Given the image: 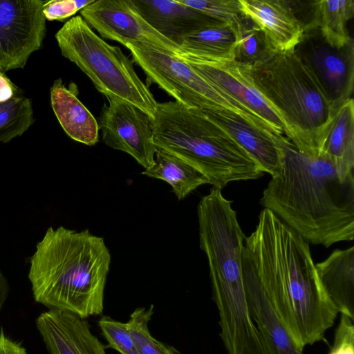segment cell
I'll list each match as a JSON object with an SVG mask.
<instances>
[{
    "label": "cell",
    "mask_w": 354,
    "mask_h": 354,
    "mask_svg": "<svg viewBox=\"0 0 354 354\" xmlns=\"http://www.w3.org/2000/svg\"><path fill=\"white\" fill-rule=\"evenodd\" d=\"M242 269L259 283L301 349L326 340L338 311L318 277L309 245L268 209L245 239Z\"/></svg>",
    "instance_id": "6da1fadb"
},
{
    "label": "cell",
    "mask_w": 354,
    "mask_h": 354,
    "mask_svg": "<svg viewBox=\"0 0 354 354\" xmlns=\"http://www.w3.org/2000/svg\"><path fill=\"white\" fill-rule=\"evenodd\" d=\"M280 152L277 172L264 189L260 204L308 243L328 248L354 239V176L340 180L331 158L307 154L284 135H276Z\"/></svg>",
    "instance_id": "7a4b0ae2"
},
{
    "label": "cell",
    "mask_w": 354,
    "mask_h": 354,
    "mask_svg": "<svg viewBox=\"0 0 354 354\" xmlns=\"http://www.w3.org/2000/svg\"><path fill=\"white\" fill-rule=\"evenodd\" d=\"M111 261L103 237L49 227L30 259L34 299L84 319L101 315Z\"/></svg>",
    "instance_id": "3957f363"
},
{
    "label": "cell",
    "mask_w": 354,
    "mask_h": 354,
    "mask_svg": "<svg viewBox=\"0 0 354 354\" xmlns=\"http://www.w3.org/2000/svg\"><path fill=\"white\" fill-rule=\"evenodd\" d=\"M157 148L187 162L222 189L231 182L256 180L260 166L202 109L176 101L158 103L151 120Z\"/></svg>",
    "instance_id": "277c9868"
},
{
    "label": "cell",
    "mask_w": 354,
    "mask_h": 354,
    "mask_svg": "<svg viewBox=\"0 0 354 354\" xmlns=\"http://www.w3.org/2000/svg\"><path fill=\"white\" fill-rule=\"evenodd\" d=\"M248 66L254 85L286 125V137L303 153H319L336 111L294 50H274Z\"/></svg>",
    "instance_id": "5b68a950"
},
{
    "label": "cell",
    "mask_w": 354,
    "mask_h": 354,
    "mask_svg": "<svg viewBox=\"0 0 354 354\" xmlns=\"http://www.w3.org/2000/svg\"><path fill=\"white\" fill-rule=\"evenodd\" d=\"M55 38L62 55L86 74L107 100L125 101L153 119L158 102L120 47L99 37L80 15L67 21Z\"/></svg>",
    "instance_id": "8992f818"
},
{
    "label": "cell",
    "mask_w": 354,
    "mask_h": 354,
    "mask_svg": "<svg viewBox=\"0 0 354 354\" xmlns=\"http://www.w3.org/2000/svg\"><path fill=\"white\" fill-rule=\"evenodd\" d=\"M124 46L130 50L133 62L144 71L148 82L157 84L175 101L202 109L231 110L263 127L176 55L143 42L129 41Z\"/></svg>",
    "instance_id": "52a82bcc"
},
{
    "label": "cell",
    "mask_w": 354,
    "mask_h": 354,
    "mask_svg": "<svg viewBox=\"0 0 354 354\" xmlns=\"http://www.w3.org/2000/svg\"><path fill=\"white\" fill-rule=\"evenodd\" d=\"M176 56L216 89L239 104L267 129L286 136V125L254 85L248 66L234 59L205 57L183 50Z\"/></svg>",
    "instance_id": "ba28073f"
},
{
    "label": "cell",
    "mask_w": 354,
    "mask_h": 354,
    "mask_svg": "<svg viewBox=\"0 0 354 354\" xmlns=\"http://www.w3.org/2000/svg\"><path fill=\"white\" fill-rule=\"evenodd\" d=\"M294 51L335 111L351 99L354 81V42L328 44L318 27L305 30Z\"/></svg>",
    "instance_id": "9c48e42d"
},
{
    "label": "cell",
    "mask_w": 354,
    "mask_h": 354,
    "mask_svg": "<svg viewBox=\"0 0 354 354\" xmlns=\"http://www.w3.org/2000/svg\"><path fill=\"white\" fill-rule=\"evenodd\" d=\"M43 0H0V72L23 68L46 33Z\"/></svg>",
    "instance_id": "30bf717a"
},
{
    "label": "cell",
    "mask_w": 354,
    "mask_h": 354,
    "mask_svg": "<svg viewBox=\"0 0 354 354\" xmlns=\"http://www.w3.org/2000/svg\"><path fill=\"white\" fill-rule=\"evenodd\" d=\"M99 119L104 143L132 156L145 169L155 161L152 118L139 108L118 99L108 100Z\"/></svg>",
    "instance_id": "8fae6325"
},
{
    "label": "cell",
    "mask_w": 354,
    "mask_h": 354,
    "mask_svg": "<svg viewBox=\"0 0 354 354\" xmlns=\"http://www.w3.org/2000/svg\"><path fill=\"white\" fill-rule=\"evenodd\" d=\"M92 28L124 46L129 41L153 45L176 55L180 47L154 30L138 12L131 0H94L80 11Z\"/></svg>",
    "instance_id": "7c38bea8"
},
{
    "label": "cell",
    "mask_w": 354,
    "mask_h": 354,
    "mask_svg": "<svg viewBox=\"0 0 354 354\" xmlns=\"http://www.w3.org/2000/svg\"><path fill=\"white\" fill-rule=\"evenodd\" d=\"M50 354H106V346L93 334L86 319L69 312L49 309L35 320Z\"/></svg>",
    "instance_id": "4fadbf2b"
},
{
    "label": "cell",
    "mask_w": 354,
    "mask_h": 354,
    "mask_svg": "<svg viewBox=\"0 0 354 354\" xmlns=\"http://www.w3.org/2000/svg\"><path fill=\"white\" fill-rule=\"evenodd\" d=\"M260 166L274 175L279 167L280 152L276 134L244 115L227 109H203Z\"/></svg>",
    "instance_id": "5bb4252c"
},
{
    "label": "cell",
    "mask_w": 354,
    "mask_h": 354,
    "mask_svg": "<svg viewBox=\"0 0 354 354\" xmlns=\"http://www.w3.org/2000/svg\"><path fill=\"white\" fill-rule=\"evenodd\" d=\"M239 1L244 15L262 30L274 50L295 49L304 29L290 1Z\"/></svg>",
    "instance_id": "9a60e30c"
},
{
    "label": "cell",
    "mask_w": 354,
    "mask_h": 354,
    "mask_svg": "<svg viewBox=\"0 0 354 354\" xmlns=\"http://www.w3.org/2000/svg\"><path fill=\"white\" fill-rule=\"evenodd\" d=\"M140 16L157 32L180 46L187 35L221 23L179 0H131Z\"/></svg>",
    "instance_id": "2e32d148"
},
{
    "label": "cell",
    "mask_w": 354,
    "mask_h": 354,
    "mask_svg": "<svg viewBox=\"0 0 354 354\" xmlns=\"http://www.w3.org/2000/svg\"><path fill=\"white\" fill-rule=\"evenodd\" d=\"M321 283L338 313L354 319V247L335 250L315 264Z\"/></svg>",
    "instance_id": "e0dca14e"
},
{
    "label": "cell",
    "mask_w": 354,
    "mask_h": 354,
    "mask_svg": "<svg viewBox=\"0 0 354 354\" xmlns=\"http://www.w3.org/2000/svg\"><path fill=\"white\" fill-rule=\"evenodd\" d=\"M75 89L66 88L61 78L50 88L53 110L65 133L73 140L93 146L99 141L96 119L77 97Z\"/></svg>",
    "instance_id": "ac0fdd59"
},
{
    "label": "cell",
    "mask_w": 354,
    "mask_h": 354,
    "mask_svg": "<svg viewBox=\"0 0 354 354\" xmlns=\"http://www.w3.org/2000/svg\"><path fill=\"white\" fill-rule=\"evenodd\" d=\"M319 151L331 158L340 180L345 181L353 175L354 102L352 98L335 112L322 138Z\"/></svg>",
    "instance_id": "d6986e66"
},
{
    "label": "cell",
    "mask_w": 354,
    "mask_h": 354,
    "mask_svg": "<svg viewBox=\"0 0 354 354\" xmlns=\"http://www.w3.org/2000/svg\"><path fill=\"white\" fill-rule=\"evenodd\" d=\"M142 174L167 182L178 200L185 198L201 185L209 184L207 178L195 167L159 148L154 164Z\"/></svg>",
    "instance_id": "ffe728a7"
},
{
    "label": "cell",
    "mask_w": 354,
    "mask_h": 354,
    "mask_svg": "<svg viewBox=\"0 0 354 354\" xmlns=\"http://www.w3.org/2000/svg\"><path fill=\"white\" fill-rule=\"evenodd\" d=\"M236 38L233 27L218 23L187 35L180 47L183 51L197 56L234 59Z\"/></svg>",
    "instance_id": "44dd1931"
},
{
    "label": "cell",
    "mask_w": 354,
    "mask_h": 354,
    "mask_svg": "<svg viewBox=\"0 0 354 354\" xmlns=\"http://www.w3.org/2000/svg\"><path fill=\"white\" fill-rule=\"evenodd\" d=\"M353 13V0L317 1V27L331 46L342 47L352 38L346 24Z\"/></svg>",
    "instance_id": "7402d4cb"
},
{
    "label": "cell",
    "mask_w": 354,
    "mask_h": 354,
    "mask_svg": "<svg viewBox=\"0 0 354 354\" xmlns=\"http://www.w3.org/2000/svg\"><path fill=\"white\" fill-rule=\"evenodd\" d=\"M236 30L234 59L252 66L266 59L274 51L262 30L245 17Z\"/></svg>",
    "instance_id": "603a6c76"
},
{
    "label": "cell",
    "mask_w": 354,
    "mask_h": 354,
    "mask_svg": "<svg viewBox=\"0 0 354 354\" xmlns=\"http://www.w3.org/2000/svg\"><path fill=\"white\" fill-rule=\"evenodd\" d=\"M30 99L15 96L0 102V142H8L22 135L34 122Z\"/></svg>",
    "instance_id": "cb8c5ba5"
},
{
    "label": "cell",
    "mask_w": 354,
    "mask_h": 354,
    "mask_svg": "<svg viewBox=\"0 0 354 354\" xmlns=\"http://www.w3.org/2000/svg\"><path fill=\"white\" fill-rule=\"evenodd\" d=\"M154 306L136 308L127 322L129 333L139 354H180L174 346L154 338L149 330V322L153 315Z\"/></svg>",
    "instance_id": "d4e9b609"
},
{
    "label": "cell",
    "mask_w": 354,
    "mask_h": 354,
    "mask_svg": "<svg viewBox=\"0 0 354 354\" xmlns=\"http://www.w3.org/2000/svg\"><path fill=\"white\" fill-rule=\"evenodd\" d=\"M179 1L219 22L231 26L235 30L246 17L243 13L239 0H179Z\"/></svg>",
    "instance_id": "484cf974"
},
{
    "label": "cell",
    "mask_w": 354,
    "mask_h": 354,
    "mask_svg": "<svg viewBox=\"0 0 354 354\" xmlns=\"http://www.w3.org/2000/svg\"><path fill=\"white\" fill-rule=\"evenodd\" d=\"M97 324L108 343L106 348H113L120 354H139L127 323L117 321L109 316H102Z\"/></svg>",
    "instance_id": "4316f807"
},
{
    "label": "cell",
    "mask_w": 354,
    "mask_h": 354,
    "mask_svg": "<svg viewBox=\"0 0 354 354\" xmlns=\"http://www.w3.org/2000/svg\"><path fill=\"white\" fill-rule=\"evenodd\" d=\"M94 0H51L44 2L42 12L49 21L64 20L80 11Z\"/></svg>",
    "instance_id": "83f0119b"
},
{
    "label": "cell",
    "mask_w": 354,
    "mask_h": 354,
    "mask_svg": "<svg viewBox=\"0 0 354 354\" xmlns=\"http://www.w3.org/2000/svg\"><path fill=\"white\" fill-rule=\"evenodd\" d=\"M354 319L340 313L333 344L328 354H354Z\"/></svg>",
    "instance_id": "f1b7e54d"
},
{
    "label": "cell",
    "mask_w": 354,
    "mask_h": 354,
    "mask_svg": "<svg viewBox=\"0 0 354 354\" xmlns=\"http://www.w3.org/2000/svg\"><path fill=\"white\" fill-rule=\"evenodd\" d=\"M0 354H27L20 343L15 342L0 331Z\"/></svg>",
    "instance_id": "f546056e"
},
{
    "label": "cell",
    "mask_w": 354,
    "mask_h": 354,
    "mask_svg": "<svg viewBox=\"0 0 354 354\" xmlns=\"http://www.w3.org/2000/svg\"><path fill=\"white\" fill-rule=\"evenodd\" d=\"M17 88L12 82L3 73L0 72V102H4L15 96Z\"/></svg>",
    "instance_id": "4dcf8cb0"
},
{
    "label": "cell",
    "mask_w": 354,
    "mask_h": 354,
    "mask_svg": "<svg viewBox=\"0 0 354 354\" xmlns=\"http://www.w3.org/2000/svg\"><path fill=\"white\" fill-rule=\"evenodd\" d=\"M9 290L8 280L0 270V310L8 298Z\"/></svg>",
    "instance_id": "1f68e13d"
}]
</instances>
